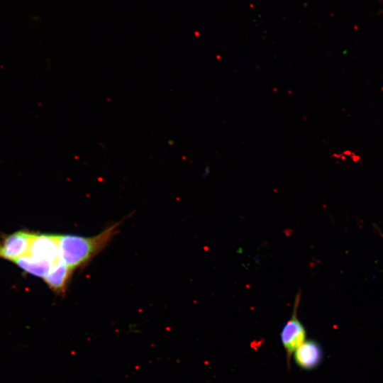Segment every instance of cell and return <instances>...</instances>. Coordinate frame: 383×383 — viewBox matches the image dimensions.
<instances>
[{"label": "cell", "mask_w": 383, "mask_h": 383, "mask_svg": "<svg viewBox=\"0 0 383 383\" xmlns=\"http://www.w3.org/2000/svg\"><path fill=\"white\" fill-rule=\"evenodd\" d=\"M34 235L28 231H18L3 237L0 240V258L14 262L27 255Z\"/></svg>", "instance_id": "277c9868"}, {"label": "cell", "mask_w": 383, "mask_h": 383, "mask_svg": "<svg viewBox=\"0 0 383 383\" xmlns=\"http://www.w3.org/2000/svg\"><path fill=\"white\" fill-rule=\"evenodd\" d=\"M20 268L33 275L44 278L54 265L44 262H39L28 255H25L14 262Z\"/></svg>", "instance_id": "52a82bcc"}, {"label": "cell", "mask_w": 383, "mask_h": 383, "mask_svg": "<svg viewBox=\"0 0 383 383\" xmlns=\"http://www.w3.org/2000/svg\"><path fill=\"white\" fill-rule=\"evenodd\" d=\"M296 365L304 370L316 368L321 362L323 352L321 345L314 340H306L294 352Z\"/></svg>", "instance_id": "5b68a950"}, {"label": "cell", "mask_w": 383, "mask_h": 383, "mask_svg": "<svg viewBox=\"0 0 383 383\" xmlns=\"http://www.w3.org/2000/svg\"><path fill=\"white\" fill-rule=\"evenodd\" d=\"M118 226L116 223L94 237L59 235L60 258L72 270L82 266L106 245Z\"/></svg>", "instance_id": "6da1fadb"}, {"label": "cell", "mask_w": 383, "mask_h": 383, "mask_svg": "<svg viewBox=\"0 0 383 383\" xmlns=\"http://www.w3.org/2000/svg\"><path fill=\"white\" fill-rule=\"evenodd\" d=\"M27 255L37 261L55 265L60 259L59 235L35 234Z\"/></svg>", "instance_id": "3957f363"}, {"label": "cell", "mask_w": 383, "mask_h": 383, "mask_svg": "<svg viewBox=\"0 0 383 383\" xmlns=\"http://www.w3.org/2000/svg\"><path fill=\"white\" fill-rule=\"evenodd\" d=\"M300 298L299 292L295 297L292 316L284 324L280 334L282 344L287 354L288 367H289L292 355L306 340V329L297 317Z\"/></svg>", "instance_id": "7a4b0ae2"}, {"label": "cell", "mask_w": 383, "mask_h": 383, "mask_svg": "<svg viewBox=\"0 0 383 383\" xmlns=\"http://www.w3.org/2000/svg\"><path fill=\"white\" fill-rule=\"evenodd\" d=\"M72 270L60 259L51 267L43 279L54 292L58 294L64 293Z\"/></svg>", "instance_id": "8992f818"}]
</instances>
